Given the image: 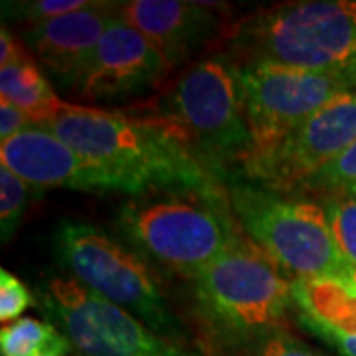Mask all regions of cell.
<instances>
[{
  "label": "cell",
  "instance_id": "cell-19",
  "mask_svg": "<svg viewBox=\"0 0 356 356\" xmlns=\"http://www.w3.org/2000/svg\"><path fill=\"white\" fill-rule=\"evenodd\" d=\"M303 192L325 196H356V143L334 161L323 166L315 177L303 184Z\"/></svg>",
  "mask_w": 356,
  "mask_h": 356
},
{
  "label": "cell",
  "instance_id": "cell-21",
  "mask_svg": "<svg viewBox=\"0 0 356 356\" xmlns=\"http://www.w3.org/2000/svg\"><path fill=\"white\" fill-rule=\"evenodd\" d=\"M32 305H36V299L24 285V281L2 267L0 269V321L2 325H10L14 321H18V317Z\"/></svg>",
  "mask_w": 356,
  "mask_h": 356
},
{
  "label": "cell",
  "instance_id": "cell-18",
  "mask_svg": "<svg viewBox=\"0 0 356 356\" xmlns=\"http://www.w3.org/2000/svg\"><path fill=\"white\" fill-rule=\"evenodd\" d=\"M321 204L327 210L332 238L356 289V196H325Z\"/></svg>",
  "mask_w": 356,
  "mask_h": 356
},
{
  "label": "cell",
  "instance_id": "cell-16",
  "mask_svg": "<svg viewBox=\"0 0 356 356\" xmlns=\"http://www.w3.org/2000/svg\"><path fill=\"white\" fill-rule=\"evenodd\" d=\"M0 99L10 102L24 111L36 127H46L65 105L42 67L30 56L0 70Z\"/></svg>",
  "mask_w": 356,
  "mask_h": 356
},
{
  "label": "cell",
  "instance_id": "cell-22",
  "mask_svg": "<svg viewBox=\"0 0 356 356\" xmlns=\"http://www.w3.org/2000/svg\"><path fill=\"white\" fill-rule=\"evenodd\" d=\"M91 4H93L91 0H34V2L8 4V8H10V13L16 14L18 20L30 26L64 16V14L76 13L81 8H88Z\"/></svg>",
  "mask_w": 356,
  "mask_h": 356
},
{
  "label": "cell",
  "instance_id": "cell-1",
  "mask_svg": "<svg viewBox=\"0 0 356 356\" xmlns=\"http://www.w3.org/2000/svg\"><path fill=\"white\" fill-rule=\"evenodd\" d=\"M44 129L95 165L151 191H226L224 178L166 115H137L65 103Z\"/></svg>",
  "mask_w": 356,
  "mask_h": 356
},
{
  "label": "cell",
  "instance_id": "cell-11",
  "mask_svg": "<svg viewBox=\"0 0 356 356\" xmlns=\"http://www.w3.org/2000/svg\"><path fill=\"white\" fill-rule=\"evenodd\" d=\"M172 67L119 16L103 34L70 91L83 102H115L153 89Z\"/></svg>",
  "mask_w": 356,
  "mask_h": 356
},
{
  "label": "cell",
  "instance_id": "cell-17",
  "mask_svg": "<svg viewBox=\"0 0 356 356\" xmlns=\"http://www.w3.org/2000/svg\"><path fill=\"white\" fill-rule=\"evenodd\" d=\"M72 348L70 339L50 321L22 317L0 331L2 356H65Z\"/></svg>",
  "mask_w": 356,
  "mask_h": 356
},
{
  "label": "cell",
  "instance_id": "cell-25",
  "mask_svg": "<svg viewBox=\"0 0 356 356\" xmlns=\"http://www.w3.org/2000/svg\"><path fill=\"white\" fill-rule=\"evenodd\" d=\"M24 56H28L24 42L14 38L13 32L6 28V24H2V28H0V70L20 62Z\"/></svg>",
  "mask_w": 356,
  "mask_h": 356
},
{
  "label": "cell",
  "instance_id": "cell-6",
  "mask_svg": "<svg viewBox=\"0 0 356 356\" xmlns=\"http://www.w3.org/2000/svg\"><path fill=\"white\" fill-rule=\"evenodd\" d=\"M54 254L89 291L129 311L166 341L186 343L188 329L168 303L151 267L109 234L88 222L64 220L54 232Z\"/></svg>",
  "mask_w": 356,
  "mask_h": 356
},
{
  "label": "cell",
  "instance_id": "cell-10",
  "mask_svg": "<svg viewBox=\"0 0 356 356\" xmlns=\"http://www.w3.org/2000/svg\"><path fill=\"white\" fill-rule=\"evenodd\" d=\"M353 143H356V93L346 91L273 147L252 153L242 172L248 182L293 194Z\"/></svg>",
  "mask_w": 356,
  "mask_h": 356
},
{
  "label": "cell",
  "instance_id": "cell-12",
  "mask_svg": "<svg viewBox=\"0 0 356 356\" xmlns=\"http://www.w3.org/2000/svg\"><path fill=\"white\" fill-rule=\"evenodd\" d=\"M0 165L34 188L145 194L137 184L88 161L44 127H32L0 143Z\"/></svg>",
  "mask_w": 356,
  "mask_h": 356
},
{
  "label": "cell",
  "instance_id": "cell-4",
  "mask_svg": "<svg viewBox=\"0 0 356 356\" xmlns=\"http://www.w3.org/2000/svg\"><path fill=\"white\" fill-rule=\"evenodd\" d=\"M229 208L243 236L293 281H337L353 287L325 206L254 182H232Z\"/></svg>",
  "mask_w": 356,
  "mask_h": 356
},
{
  "label": "cell",
  "instance_id": "cell-26",
  "mask_svg": "<svg viewBox=\"0 0 356 356\" xmlns=\"http://www.w3.org/2000/svg\"><path fill=\"white\" fill-rule=\"evenodd\" d=\"M65 356H67V355H65Z\"/></svg>",
  "mask_w": 356,
  "mask_h": 356
},
{
  "label": "cell",
  "instance_id": "cell-7",
  "mask_svg": "<svg viewBox=\"0 0 356 356\" xmlns=\"http://www.w3.org/2000/svg\"><path fill=\"white\" fill-rule=\"evenodd\" d=\"M161 107L224 180L232 166L242 168L254 153L242 91L228 58H206L184 70Z\"/></svg>",
  "mask_w": 356,
  "mask_h": 356
},
{
  "label": "cell",
  "instance_id": "cell-3",
  "mask_svg": "<svg viewBox=\"0 0 356 356\" xmlns=\"http://www.w3.org/2000/svg\"><path fill=\"white\" fill-rule=\"evenodd\" d=\"M117 229L143 257L191 281L243 234L232 214L228 188L131 196L117 214Z\"/></svg>",
  "mask_w": 356,
  "mask_h": 356
},
{
  "label": "cell",
  "instance_id": "cell-5",
  "mask_svg": "<svg viewBox=\"0 0 356 356\" xmlns=\"http://www.w3.org/2000/svg\"><path fill=\"white\" fill-rule=\"evenodd\" d=\"M192 283L202 317L229 343L255 344L295 309L293 280L243 234Z\"/></svg>",
  "mask_w": 356,
  "mask_h": 356
},
{
  "label": "cell",
  "instance_id": "cell-13",
  "mask_svg": "<svg viewBox=\"0 0 356 356\" xmlns=\"http://www.w3.org/2000/svg\"><path fill=\"white\" fill-rule=\"evenodd\" d=\"M117 13L161 51L172 70L191 62L222 32L214 2L131 0L119 2Z\"/></svg>",
  "mask_w": 356,
  "mask_h": 356
},
{
  "label": "cell",
  "instance_id": "cell-2",
  "mask_svg": "<svg viewBox=\"0 0 356 356\" xmlns=\"http://www.w3.org/2000/svg\"><path fill=\"white\" fill-rule=\"evenodd\" d=\"M229 62L275 64L331 76L356 86V2H283L236 22Z\"/></svg>",
  "mask_w": 356,
  "mask_h": 356
},
{
  "label": "cell",
  "instance_id": "cell-20",
  "mask_svg": "<svg viewBox=\"0 0 356 356\" xmlns=\"http://www.w3.org/2000/svg\"><path fill=\"white\" fill-rule=\"evenodd\" d=\"M30 186L26 180L14 175L8 166L0 165V238L2 243L10 242L24 218L30 202Z\"/></svg>",
  "mask_w": 356,
  "mask_h": 356
},
{
  "label": "cell",
  "instance_id": "cell-8",
  "mask_svg": "<svg viewBox=\"0 0 356 356\" xmlns=\"http://www.w3.org/2000/svg\"><path fill=\"white\" fill-rule=\"evenodd\" d=\"M38 293L46 318L83 356H204L191 346L163 339L135 315L89 291L74 277L51 275Z\"/></svg>",
  "mask_w": 356,
  "mask_h": 356
},
{
  "label": "cell",
  "instance_id": "cell-24",
  "mask_svg": "<svg viewBox=\"0 0 356 356\" xmlns=\"http://www.w3.org/2000/svg\"><path fill=\"white\" fill-rule=\"evenodd\" d=\"M32 127H36V125L32 123V119L24 111H20L10 102L0 99V143L14 139L16 135Z\"/></svg>",
  "mask_w": 356,
  "mask_h": 356
},
{
  "label": "cell",
  "instance_id": "cell-9",
  "mask_svg": "<svg viewBox=\"0 0 356 356\" xmlns=\"http://www.w3.org/2000/svg\"><path fill=\"white\" fill-rule=\"evenodd\" d=\"M234 64V62H232ZM254 153L273 147L350 86L331 76L275 64H234Z\"/></svg>",
  "mask_w": 356,
  "mask_h": 356
},
{
  "label": "cell",
  "instance_id": "cell-14",
  "mask_svg": "<svg viewBox=\"0 0 356 356\" xmlns=\"http://www.w3.org/2000/svg\"><path fill=\"white\" fill-rule=\"evenodd\" d=\"M117 16V4L93 2L76 13L26 26L22 42L34 54V60L70 91L77 74Z\"/></svg>",
  "mask_w": 356,
  "mask_h": 356
},
{
  "label": "cell",
  "instance_id": "cell-15",
  "mask_svg": "<svg viewBox=\"0 0 356 356\" xmlns=\"http://www.w3.org/2000/svg\"><path fill=\"white\" fill-rule=\"evenodd\" d=\"M301 325L341 356H356V289L337 281H293Z\"/></svg>",
  "mask_w": 356,
  "mask_h": 356
},
{
  "label": "cell",
  "instance_id": "cell-23",
  "mask_svg": "<svg viewBox=\"0 0 356 356\" xmlns=\"http://www.w3.org/2000/svg\"><path fill=\"white\" fill-rule=\"evenodd\" d=\"M252 356H323L287 329H277L254 344Z\"/></svg>",
  "mask_w": 356,
  "mask_h": 356
}]
</instances>
